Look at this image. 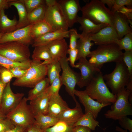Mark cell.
<instances>
[{
    "instance_id": "cell-1",
    "label": "cell",
    "mask_w": 132,
    "mask_h": 132,
    "mask_svg": "<svg viewBox=\"0 0 132 132\" xmlns=\"http://www.w3.org/2000/svg\"><path fill=\"white\" fill-rule=\"evenodd\" d=\"M81 11L82 16L95 24L113 26L114 13L106 7L100 0H91L81 7Z\"/></svg>"
},
{
    "instance_id": "cell-2",
    "label": "cell",
    "mask_w": 132,
    "mask_h": 132,
    "mask_svg": "<svg viewBox=\"0 0 132 132\" xmlns=\"http://www.w3.org/2000/svg\"><path fill=\"white\" fill-rule=\"evenodd\" d=\"M123 55L117 44L112 43L98 45L87 57L90 58L88 61L90 63L100 70L105 63L122 60Z\"/></svg>"
},
{
    "instance_id": "cell-3",
    "label": "cell",
    "mask_w": 132,
    "mask_h": 132,
    "mask_svg": "<svg viewBox=\"0 0 132 132\" xmlns=\"http://www.w3.org/2000/svg\"><path fill=\"white\" fill-rule=\"evenodd\" d=\"M46 61L32 60L30 67L22 77L16 79L12 83L15 86L33 88L37 83L46 77L47 73Z\"/></svg>"
},
{
    "instance_id": "cell-4",
    "label": "cell",
    "mask_w": 132,
    "mask_h": 132,
    "mask_svg": "<svg viewBox=\"0 0 132 132\" xmlns=\"http://www.w3.org/2000/svg\"><path fill=\"white\" fill-rule=\"evenodd\" d=\"M100 71L94 77L86 87L85 90L93 99L103 104L112 103L116 100V96L109 90Z\"/></svg>"
},
{
    "instance_id": "cell-5",
    "label": "cell",
    "mask_w": 132,
    "mask_h": 132,
    "mask_svg": "<svg viewBox=\"0 0 132 132\" xmlns=\"http://www.w3.org/2000/svg\"><path fill=\"white\" fill-rule=\"evenodd\" d=\"M116 63L115 68L111 73L103 75L107 86L115 95L132 80V76L129 73L123 60Z\"/></svg>"
},
{
    "instance_id": "cell-6",
    "label": "cell",
    "mask_w": 132,
    "mask_h": 132,
    "mask_svg": "<svg viewBox=\"0 0 132 132\" xmlns=\"http://www.w3.org/2000/svg\"><path fill=\"white\" fill-rule=\"evenodd\" d=\"M132 91L123 88L115 95V101L112 103L110 109L104 114L105 117L114 120H119L121 118L132 115V107L128 100L129 96Z\"/></svg>"
},
{
    "instance_id": "cell-7",
    "label": "cell",
    "mask_w": 132,
    "mask_h": 132,
    "mask_svg": "<svg viewBox=\"0 0 132 132\" xmlns=\"http://www.w3.org/2000/svg\"><path fill=\"white\" fill-rule=\"evenodd\" d=\"M27 98L23 97L18 105L6 115L15 126L27 128L34 124V115Z\"/></svg>"
},
{
    "instance_id": "cell-8",
    "label": "cell",
    "mask_w": 132,
    "mask_h": 132,
    "mask_svg": "<svg viewBox=\"0 0 132 132\" xmlns=\"http://www.w3.org/2000/svg\"><path fill=\"white\" fill-rule=\"evenodd\" d=\"M0 55L16 62H23L31 60L28 45L19 42L0 44Z\"/></svg>"
},
{
    "instance_id": "cell-9",
    "label": "cell",
    "mask_w": 132,
    "mask_h": 132,
    "mask_svg": "<svg viewBox=\"0 0 132 132\" xmlns=\"http://www.w3.org/2000/svg\"><path fill=\"white\" fill-rule=\"evenodd\" d=\"M46 8L44 20L54 31L68 30L69 27L57 0H45Z\"/></svg>"
},
{
    "instance_id": "cell-10",
    "label": "cell",
    "mask_w": 132,
    "mask_h": 132,
    "mask_svg": "<svg viewBox=\"0 0 132 132\" xmlns=\"http://www.w3.org/2000/svg\"><path fill=\"white\" fill-rule=\"evenodd\" d=\"M59 62L62 70L60 77L62 84L65 86L66 91L77 103L78 102L74 92L75 86L79 80L80 74L74 71L70 67L66 56L60 59Z\"/></svg>"
},
{
    "instance_id": "cell-11",
    "label": "cell",
    "mask_w": 132,
    "mask_h": 132,
    "mask_svg": "<svg viewBox=\"0 0 132 132\" xmlns=\"http://www.w3.org/2000/svg\"><path fill=\"white\" fill-rule=\"evenodd\" d=\"M77 64V68L80 71L79 80L77 85L80 88L87 86L95 75L99 72V70L90 63L86 58L79 59Z\"/></svg>"
},
{
    "instance_id": "cell-12",
    "label": "cell",
    "mask_w": 132,
    "mask_h": 132,
    "mask_svg": "<svg viewBox=\"0 0 132 132\" xmlns=\"http://www.w3.org/2000/svg\"><path fill=\"white\" fill-rule=\"evenodd\" d=\"M10 82L5 87L2 95L0 108L6 115L14 108L23 97V93H14L10 86Z\"/></svg>"
},
{
    "instance_id": "cell-13",
    "label": "cell",
    "mask_w": 132,
    "mask_h": 132,
    "mask_svg": "<svg viewBox=\"0 0 132 132\" xmlns=\"http://www.w3.org/2000/svg\"><path fill=\"white\" fill-rule=\"evenodd\" d=\"M66 19L69 27L77 22V13L81 7L78 0H57Z\"/></svg>"
},
{
    "instance_id": "cell-14",
    "label": "cell",
    "mask_w": 132,
    "mask_h": 132,
    "mask_svg": "<svg viewBox=\"0 0 132 132\" xmlns=\"http://www.w3.org/2000/svg\"><path fill=\"white\" fill-rule=\"evenodd\" d=\"M75 95L77 96L80 102L84 107L85 112H90L96 119L99 113L104 107L111 105V103L103 104L94 100L88 95L86 91L78 90L75 89Z\"/></svg>"
},
{
    "instance_id": "cell-15",
    "label": "cell",
    "mask_w": 132,
    "mask_h": 132,
    "mask_svg": "<svg viewBox=\"0 0 132 132\" xmlns=\"http://www.w3.org/2000/svg\"><path fill=\"white\" fill-rule=\"evenodd\" d=\"M32 25L18 29L11 32L3 34L0 40V44L10 42L17 41L28 45L32 44L33 40L31 36Z\"/></svg>"
},
{
    "instance_id": "cell-16",
    "label": "cell",
    "mask_w": 132,
    "mask_h": 132,
    "mask_svg": "<svg viewBox=\"0 0 132 132\" xmlns=\"http://www.w3.org/2000/svg\"><path fill=\"white\" fill-rule=\"evenodd\" d=\"M91 41L98 45L116 43L119 39L116 32L113 26H107L97 33L91 34Z\"/></svg>"
},
{
    "instance_id": "cell-17",
    "label": "cell",
    "mask_w": 132,
    "mask_h": 132,
    "mask_svg": "<svg viewBox=\"0 0 132 132\" xmlns=\"http://www.w3.org/2000/svg\"><path fill=\"white\" fill-rule=\"evenodd\" d=\"M47 88L42 94L30 101L29 105L34 115L39 113L44 115L47 114L49 102L51 96Z\"/></svg>"
},
{
    "instance_id": "cell-18",
    "label": "cell",
    "mask_w": 132,
    "mask_h": 132,
    "mask_svg": "<svg viewBox=\"0 0 132 132\" xmlns=\"http://www.w3.org/2000/svg\"><path fill=\"white\" fill-rule=\"evenodd\" d=\"M46 45L49 50L53 60L59 61L66 56L68 46L64 38L54 40Z\"/></svg>"
},
{
    "instance_id": "cell-19",
    "label": "cell",
    "mask_w": 132,
    "mask_h": 132,
    "mask_svg": "<svg viewBox=\"0 0 132 132\" xmlns=\"http://www.w3.org/2000/svg\"><path fill=\"white\" fill-rule=\"evenodd\" d=\"M129 24V20L125 15L117 12L114 13L113 27L119 39L123 38L127 34L132 33V28Z\"/></svg>"
},
{
    "instance_id": "cell-20",
    "label": "cell",
    "mask_w": 132,
    "mask_h": 132,
    "mask_svg": "<svg viewBox=\"0 0 132 132\" xmlns=\"http://www.w3.org/2000/svg\"><path fill=\"white\" fill-rule=\"evenodd\" d=\"M69 30L67 31L58 30L50 32L33 40V47L46 45L54 40L65 38L69 37Z\"/></svg>"
},
{
    "instance_id": "cell-21",
    "label": "cell",
    "mask_w": 132,
    "mask_h": 132,
    "mask_svg": "<svg viewBox=\"0 0 132 132\" xmlns=\"http://www.w3.org/2000/svg\"><path fill=\"white\" fill-rule=\"evenodd\" d=\"M69 108L59 94L51 95L49 102L47 115L57 118L61 112Z\"/></svg>"
},
{
    "instance_id": "cell-22",
    "label": "cell",
    "mask_w": 132,
    "mask_h": 132,
    "mask_svg": "<svg viewBox=\"0 0 132 132\" xmlns=\"http://www.w3.org/2000/svg\"><path fill=\"white\" fill-rule=\"evenodd\" d=\"M76 105L75 108L73 109L69 108L61 112L57 118L59 120L74 124L84 114L79 103L78 102Z\"/></svg>"
},
{
    "instance_id": "cell-23",
    "label": "cell",
    "mask_w": 132,
    "mask_h": 132,
    "mask_svg": "<svg viewBox=\"0 0 132 132\" xmlns=\"http://www.w3.org/2000/svg\"><path fill=\"white\" fill-rule=\"evenodd\" d=\"M77 22L81 25L79 29L82 31L81 34L82 35L94 34L107 26L103 24H95L88 19L82 16H78Z\"/></svg>"
},
{
    "instance_id": "cell-24",
    "label": "cell",
    "mask_w": 132,
    "mask_h": 132,
    "mask_svg": "<svg viewBox=\"0 0 132 132\" xmlns=\"http://www.w3.org/2000/svg\"><path fill=\"white\" fill-rule=\"evenodd\" d=\"M9 7L14 6L17 10L19 17L17 27L22 28L30 24L27 18L28 13L25 6L23 0H9Z\"/></svg>"
},
{
    "instance_id": "cell-25",
    "label": "cell",
    "mask_w": 132,
    "mask_h": 132,
    "mask_svg": "<svg viewBox=\"0 0 132 132\" xmlns=\"http://www.w3.org/2000/svg\"><path fill=\"white\" fill-rule=\"evenodd\" d=\"M90 35L81 34V37L77 42L76 49L78 54L76 60L81 58H86L90 53V49L94 44L91 42Z\"/></svg>"
},
{
    "instance_id": "cell-26",
    "label": "cell",
    "mask_w": 132,
    "mask_h": 132,
    "mask_svg": "<svg viewBox=\"0 0 132 132\" xmlns=\"http://www.w3.org/2000/svg\"><path fill=\"white\" fill-rule=\"evenodd\" d=\"M18 21L15 15L11 20L5 14L4 10L0 12V33L4 34L15 31L18 29Z\"/></svg>"
},
{
    "instance_id": "cell-27",
    "label": "cell",
    "mask_w": 132,
    "mask_h": 132,
    "mask_svg": "<svg viewBox=\"0 0 132 132\" xmlns=\"http://www.w3.org/2000/svg\"><path fill=\"white\" fill-rule=\"evenodd\" d=\"M34 124L44 131L46 129L55 125L59 121L57 118L41 113L34 115Z\"/></svg>"
},
{
    "instance_id": "cell-28",
    "label": "cell",
    "mask_w": 132,
    "mask_h": 132,
    "mask_svg": "<svg viewBox=\"0 0 132 132\" xmlns=\"http://www.w3.org/2000/svg\"><path fill=\"white\" fill-rule=\"evenodd\" d=\"M31 25V34L33 40L46 33L54 31L51 26L44 20Z\"/></svg>"
},
{
    "instance_id": "cell-29",
    "label": "cell",
    "mask_w": 132,
    "mask_h": 132,
    "mask_svg": "<svg viewBox=\"0 0 132 132\" xmlns=\"http://www.w3.org/2000/svg\"><path fill=\"white\" fill-rule=\"evenodd\" d=\"M34 47L32 56V60L38 61L43 60L49 63L53 60L46 45H38Z\"/></svg>"
},
{
    "instance_id": "cell-30",
    "label": "cell",
    "mask_w": 132,
    "mask_h": 132,
    "mask_svg": "<svg viewBox=\"0 0 132 132\" xmlns=\"http://www.w3.org/2000/svg\"><path fill=\"white\" fill-rule=\"evenodd\" d=\"M50 84L47 77H45L37 83L29 91L27 98L28 100H32L42 94L50 86Z\"/></svg>"
},
{
    "instance_id": "cell-31",
    "label": "cell",
    "mask_w": 132,
    "mask_h": 132,
    "mask_svg": "<svg viewBox=\"0 0 132 132\" xmlns=\"http://www.w3.org/2000/svg\"><path fill=\"white\" fill-rule=\"evenodd\" d=\"M99 122L95 119L92 113L88 112L83 115L73 125L74 127L77 126H84L89 128L91 130H95L99 126Z\"/></svg>"
},
{
    "instance_id": "cell-32",
    "label": "cell",
    "mask_w": 132,
    "mask_h": 132,
    "mask_svg": "<svg viewBox=\"0 0 132 132\" xmlns=\"http://www.w3.org/2000/svg\"><path fill=\"white\" fill-rule=\"evenodd\" d=\"M31 61L23 62H16L0 55V65L9 70L12 68L27 69L30 66Z\"/></svg>"
},
{
    "instance_id": "cell-33",
    "label": "cell",
    "mask_w": 132,
    "mask_h": 132,
    "mask_svg": "<svg viewBox=\"0 0 132 132\" xmlns=\"http://www.w3.org/2000/svg\"><path fill=\"white\" fill-rule=\"evenodd\" d=\"M46 8L45 2L31 12L28 13L27 18L31 25L44 20Z\"/></svg>"
},
{
    "instance_id": "cell-34",
    "label": "cell",
    "mask_w": 132,
    "mask_h": 132,
    "mask_svg": "<svg viewBox=\"0 0 132 132\" xmlns=\"http://www.w3.org/2000/svg\"><path fill=\"white\" fill-rule=\"evenodd\" d=\"M74 123L59 120L55 125L49 127L44 132H73Z\"/></svg>"
},
{
    "instance_id": "cell-35",
    "label": "cell",
    "mask_w": 132,
    "mask_h": 132,
    "mask_svg": "<svg viewBox=\"0 0 132 132\" xmlns=\"http://www.w3.org/2000/svg\"><path fill=\"white\" fill-rule=\"evenodd\" d=\"M61 69L59 61L53 60L47 64V76L50 85L54 79L60 74Z\"/></svg>"
},
{
    "instance_id": "cell-36",
    "label": "cell",
    "mask_w": 132,
    "mask_h": 132,
    "mask_svg": "<svg viewBox=\"0 0 132 132\" xmlns=\"http://www.w3.org/2000/svg\"><path fill=\"white\" fill-rule=\"evenodd\" d=\"M121 50L132 51V33L125 35L122 38L119 39L116 43Z\"/></svg>"
},
{
    "instance_id": "cell-37",
    "label": "cell",
    "mask_w": 132,
    "mask_h": 132,
    "mask_svg": "<svg viewBox=\"0 0 132 132\" xmlns=\"http://www.w3.org/2000/svg\"><path fill=\"white\" fill-rule=\"evenodd\" d=\"M63 85L60 76L59 75L53 81L47 88L48 90L51 95L59 94V91Z\"/></svg>"
},
{
    "instance_id": "cell-38",
    "label": "cell",
    "mask_w": 132,
    "mask_h": 132,
    "mask_svg": "<svg viewBox=\"0 0 132 132\" xmlns=\"http://www.w3.org/2000/svg\"><path fill=\"white\" fill-rule=\"evenodd\" d=\"M24 3L28 13L45 3V0H23Z\"/></svg>"
},
{
    "instance_id": "cell-39",
    "label": "cell",
    "mask_w": 132,
    "mask_h": 132,
    "mask_svg": "<svg viewBox=\"0 0 132 132\" xmlns=\"http://www.w3.org/2000/svg\"><path fill=\"white\" fill-rule=\"evenodd\" d=\"M69 30V48L71 49H76L77 40L80 38L81 34L78 33L77 30L75 29H71Z\"/></svg>"
},
{
    "instance_id": "cell-40",
    "label": "cell",
    "mask_w": 132,
    "mask_h": 132,
    "mask_svg": "<svg viewBox=\"0 0 132 132\" xmlns=\"http://www.w3.org/2000/svg\"><path fill=\"white\" fill-rule=\"evenodd\" d=\"M13 77V76L9 70L3 67H2L0 70V79L4 84L6 85L10 82Z\"/></svg>"
},
{
    "instance_id": "cell-41",
    "label": "cell",
    "mask_w": 132,
    "mask_h": 132,
    "mask_svg": "<svg viewBox=\"0 0 132 132\" xmlns=\"http://www.w3.org/2000/svg\"><path fill=\"white\" fill-rule=\"evenodd\" d=\"M122 59L129 73L132 76V51H125L123 53Z\"/></svg>"
},
{
    "instance_id": "cell-42",
    "label": "cell",
    "mask_w": 132,
    "mask_h": 132,
    "mask_svg": "<svg viewBox=\"0 0 132 132\" xmlns=\"http://www.w3.org/2000/svg\"><path fill=\"white\" fill-rule=\"evenodd\" d=\"M15 126L7 118L0 120V132H5L14 128Z\"/></svg>"
},
{
    "instance_id": "cell-43",
    "label": "cell",
    "mask_w": 132,
    "mask_h": 132,
    "mask_svg": "<svg viewBox=\"0 0 132 132\" xmlns=\"http://www.w3.org/2000/svg\"><path fill=\"white\" fill-rule=\"evenodd\" d=\"M125 5L127 6V8L132 9V0H115L114 4L111 11L115 13L120 7Z\"/></svg>"
},
{
    "instance_id": "cell-44",
    "label": "cell",
    "mask_w": 132,
    "mask_h": 132,
    "mask_svg": "<svg viewBox=\"0 0 132 132\" xmlns=\"http://www.w3.org/2000/svg\"><path fill=\"white\" fill-rule=\"evenodd\" d=\"M118 123L123 129L132 132V120L127 116L123 117L118 120Z\"/></svg>"
},
{
    "instance_id": "cell-45",
    "label": "cell",
    "mask_w": 132,
    "mask_h": 132,
    "mask_svg": "<svg viewBox=\"0 0 132 132\" xmlns=\"http://www.w3.org/2000/svg\"><path fill=\"white\" fill-rule=\"evenodd\" d=\"M67 54H69V57L67 58V60L70 62L71 66L73 67L77 68V65L75 64L78 54L77 49H71L69 48L67 50Z\"/></svg>"
},
{
    "instance_id": "cell-46",
    "label": "cell",
    "mask_w": 132,
    "mask_h": 132,
    "mask_svg": "<svg viewBox=\"0 0 132 132\" xmlns=\"http://www.w3.org/2000/svg\"><path fill=\"white\" fill-rule=\"evenodd\" d=\"M116 12L121 13L125 15L129 20L130 23L132 24V9H129L125 6H123L120 7Z\"/></svg>"
},
{
    "instance_id": "cell-47",
    "label": "cell",
    "mask_w": 132,
    "mask_h": 132,
    "mask_svg": "<svg viewBox=\"0 0 132 132\" xmlns=\"http://www.w3.org/2000/svg\"><path fill=\"white\" fill-rule=\"evenodd\" d=\"M27 69L12 68L9 70L12 73L14 77L19 78L23 77L25 74Z\"/></svg>"
},
{
    "instance_id": "cell-48",
    "label": "cell",
    "mask_w": 132,
    "mask_h": 132,
    "mask_svg": "<svg viewBox=\"0 0 132 132\" xmlns=\"http://www.w3.org/2000/svg\"><path fill=\"white\" fill-rule=\"evenodd\" d=\"M91 130L87 127L77 126L74 127L73 132H91Z\"/></svg>"
},
{
    "instance_id": "cell-49",
    "label": "cell",
    "mask_w": 132,
    "mask_h": 132,
    "mask_svg": "<svg viewBox=\"0 0 132 132\" xmlns=\"http://www.w3.org/2000/svg\"><path fill=\"white\" fill-rule=\"evenodd\" d=\"M27 132H44L38 127L34 124H33L27 128Z\"/></svg>"
},
{
    "instance_id": "cell-50",
    "label": "cell",
    "mask_w": 132,
    "mask_h": 132,
    "mask_svg": "<svg viewBox=\"0 0 132 132\" xmlns=\"http://www.w3.org/2000/svg\"><path fill=\"white\" fill-rule=\"evenodd\" d=\"M9 0H0V12L9 8Z\"/></svg>"
},
{
    "instance_id": "cell-51",
    "label": "cell",
    "mask_w": 132,
    "mask_h": 132,
    "mask_svg": "<svg viewBox=\"0 0 132 132\" xmlns=\"http://www.w3.org/2000/svg\"><path fill=\"white\" fill-rule=\"evenodd\" d=\"M5 132H27V128L16 125L14 128Z\"/></svg>"
},
{
    "instance_id": "cell-52",
    "label": "cell",
    "mask_w": 132,
    "mask_h": 132,
    "mask_svg": "<svg viewBox=\"0 0 132 132\" xmlns=\"http://www.w3.org/2000/svg\"><path fill=\"white\" fill-rule=\"evenodd\" d=\"M100 1L105 4H106L108 9L111 10L115 3V0H101Z\"/></svg>"
},
{
    "instance_id": "cell-53",
    "label": "cell",
    "mask_w": 132,
    "mask_h": 132,
    "mask_svg": "<svg viewBox=\"0 0 132 132\" xmlns=\"http://www.w3.org/2000/svg\"><path fill=\"white\" fill-rule=\"evenodd\" d=\"M6 85L2 83L0 79V109L2 95L4 88Z\"/></svg>"
},
{
    "instance_id": "cell-54",
    "label": "cell",
    "mask_w": 132,
    "mask_h": 132,
    "mask_svg": "<svg viewBox=\"0 0 132 132\" xmlns=\"http://www.w3.org/2000/svg\"><path fill=\"white\" fill-rule=\"evenodd\" d=\"M115 130L116 131L120 132H128L127 130L123 129L118 126L116 127Z\"/></svg>"
},
{
    "instance_id": "cell-55",
    "label": "cell",
    "mask_w": 132,
    "mask_h": 132,
    "mask_svg": "<svg viewBox=\"0 0 132 132\" xmlns=\"http://www.w3.org/2000/svg\"><path fill=\"white\" fill-rule=\"evenodd\" d=\"M6 118V115L2 112L0 108V120Z\"/></svg>"
},
{
    "instance_id": "cell-56",
    "label": "cell",
    "mask_w": 132,
    "mask_h": 132,
    "mask_svg": "<svg viewBox=\"0 0 132 132\" xmlns=\"http://www.w3.org/2000/svg\"><path fill=\"white\" fill-rule=\"evenodd\" d=\"M3 34V33H0V40Z\"/></svg>"
},
{
    "instance_id": "cell-57",
    "label": "cell",
    "mask_w": 132,
    "mask_h": 132,
    "mask_svg": "<svg viewBox=\"0 0 132 132\" xmlns=\"http://www.w3.org/2000/svg\"><path fill=\"white\" fill-rule=\"evenodd\" d=\"M2 67V66H1L0 65V70L1 69V68Z\"/></svg>"
}]
</instances>
